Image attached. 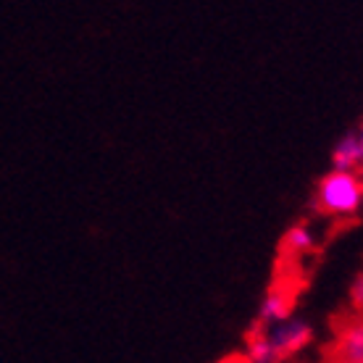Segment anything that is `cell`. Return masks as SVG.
Instances as JSON below:
<instances>
[{"instance_id": "1", "label": "cell", "mask_w": 363, "mask_h": 363, "mask_svg": "<svg viewBox=\"0 0 363 363\" xmlns=\"http://www.w3.org/2000/svg\"><path fill=\"white\" fill-rule=\"evenodd\" d=\"M313 340V327L303 316L290 313L277 324H266L247 342L250 363H281L292 355L303 353Z\"/></svg>"}, {"instance_id": "3", "label": "cell", "mask_w": 363, "mask_h": 363, "mask_svg": "<svg viewBox=\"0 0 363 363\" xmlns=\"http://www.w3.org/2000/svg\"><path fill=\"white\" fill-rule=\"evenodd\" d=\"M335 350L340 363H363V316H355L342 324Z\"/></svg>"}, {"instance_id": "5", "label": "cell", "mask_w": 363, "mask_h": 363, "mask_svg": "<svg viewBox=\"0 0 363 363\" xmlns=\"http://www.w3.org/2000/svg\"><path fill=\"white\" fill-rule=\"evenodd\" d=\"M332 161H335V169H342V172H358V166H363L361 145H358L355 132L340 137V143L332 150Z\"/></svg>"}, {"instance_id": "8", "label": "cell", "mask_w": 363, "mask_h": 363, "mask_svg": "<svg viewBox=\"0 0 363 363\" xmlns=\"http://www.w3.org/2000/svg\"><path fill=\"white\" fill-rule=\"evenodd\" d=\"M355 137H358V145H361V155H363V127L355 132Z\"/></svg>"}, {"instance_id": "6", "label": "cell", "mask_w": 363, "mask_h": 363, "mask_svg": "<svg viewBox=\"0 0 363 363\" xmlns=\"http://www.w3.org/2000/svg\"><path fill=\"white\" fill-rule=\"evenodd\" d=\"M313 245H316V235H313V229H311L308 224H292V227L284 232V240H281L284 253L292 255V258H300V255L311 253Z\"/></svg>"}, {"instance_id": "4", "label": "cell", "mask_w": 363, "mask_h": 363, "mask_svg": "<svg viewBox=\"0 0 363 363\" xmlns=\"http://www.w3.org/2000/svg\"><path fill=\"white\" fill-rule=\"evenodd\" d=\"M290 308H292V298L287 290H281V287H274L264 295L261 300V306H258V318H261V324H277L281 318L290 316Z\"/></svg>"}, {"instance_id": "9", "label": "cell", "mask_w": 363, "mask_h": 363, "mask_svg": "<svg viewBox=\"0 0 363 363\" xmlns=\"http://www.w3.org/2000/svg\"><path fill=\"white\" fill-rule=\"evenodd\" d=\"M361 179H363V172H361Z\"/></svg>"}, {"instance_id": "7", "label": "cell", "mask_w": 363, "mask_h": 363, "mask_svg": "<svg viewBox=\"0 0 363 363\" xmlns=\"http://www.w3.org/2000/svg\"><path fill=\"white\" fill-rule=\"evenodd\" d=\"M350 303H353L355 311H361L363 316V274H358L353 279V287H350Z\"/></svg>"}, {"instance_id": "2", "label": "cell", "mask_w": 363, "mask_h": 363, "mask_svg": "<svg viewBox=\"0 0 363 363\" xmlns=\"http://www.w3.org/2000/svg\"><path fill=\"white\" fill-rule=\"evenodd\" d=\"M316 208L324 216L350 218L363 208V179L358 172L332 169L316 184Z\"/></svg>"}]
</instances>
